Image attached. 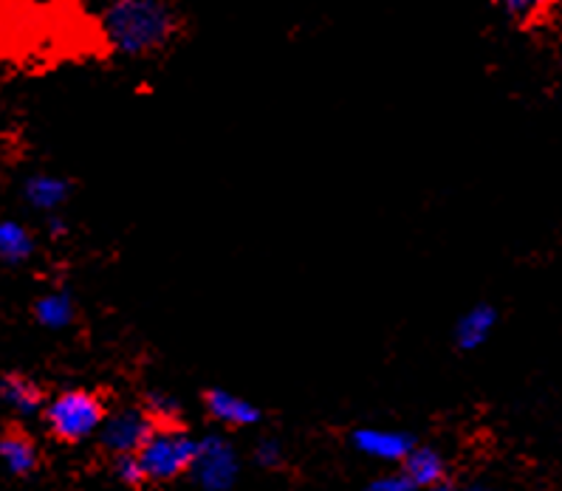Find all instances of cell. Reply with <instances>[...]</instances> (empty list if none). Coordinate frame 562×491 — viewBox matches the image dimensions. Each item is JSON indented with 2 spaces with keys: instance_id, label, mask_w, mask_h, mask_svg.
<instances>
[{
  "instance_id": "cell-10",
  "label": "cell",
  "mask_w": 562,
  "mask_h": 491,
  "mask_svg": "<svg viewBox=\"0 0 562 491\" xmlns=\"http://www.w3.org/2000/svg\"><path fill=\"white\" fill-rule=\"evenodd\" d=\"M0 464L7 466V471L14 478H32L34 471L41 469L37 441L23 426H9L0 435Z\"/></svg>"
},
{
  "instance_id": "cell-1",
  "label": "cell",
  "mask_w": 562,
  "mask_h": 491,
  "mask_svg": "<svg viewBox=\"0 0 562 491\" xmlns=\"http://www.w3.org/2000/svg\"><path fill=\"white\" fill-rule=\"evenodd\" d=\"M111 48L127 60H145L176 43L184 28L172 0H111L102 14Z\"/></svg>"
},
{
  "instance_id": "cell-12",
  "label": "cell",
  "mask_w": 562,
  "mask_h": 491,
  "mask_svg": "<svg viewBox=\"0 0 562 491\" xmlns=\"http://www.w3.org/2000/svg\"><path fill=\"white\" fill-rule=\"evenodd\" d=\"M23 198L41 213H57L71 198V181L54 173L29 175L26 184H23Z\"/></svg>"
},
{
  "instance_id": "cell-6",
  "label": "cell",
  "mask_w": 562,
  "mask_h": 491,
  "mask_svg": "<svg viewBox=\"0 0 562 491\" xmlns=\"http://www.w3.org/2000/svg\"><path fill=\"white\" fill-rule=\"evenodd\" d=\"M418 441L413 438L407 430H384V426H359L351 432V446L364 455V458L379 460V464L402 466L407 458V452L416 446Z\"/></svg>"
},
{
  "instance_id": "cell-3",
  "label": "cell",
  "mask_w": 562,
  "mask_h": 491,
  "mask_svg": "<svg viewBox=\"0 0 562 491\" xmlns=\"http://www.w3.org/2000/svg\"><path fill=\"white\" fill-rule=\"evenodd\" d=\"M195 452H199V438H192L184 424H179L156 426L136 455H139V464L145 469L147 483L165 486L190 475Z\"/></svg>"
},
{
  "instance_id": "cell-11",
  "label": "cell",
  "mask_w": 562,
  "mask_h": 491,
  "mask_svg": "<svg viewBox=\"0 0 562 491\" xmlns=\"http://www.w3.org/2000/svg\"><path fill=\"white\" fill-rule=\"evenodd\" d=\"M0 399L9 410H14L18 415H37L46 407V392L34 379L23 376V373H9L0 379Z\"/></svg>"
},
{
  "instance_id": "cell-13",
  "label": "cell",
  "mask_w": 562,
  "mask_h": 491,
  "mask_svg": "<svg viewBox=\"0 0 562 491\" xmlns=\"http://www.w3.org/2000/svg\"><path fill=\"white\" fill-rule=\"evenodd\" d=\"M34 319H37V326L46 328V331H66V328H71L74 322H77L74 297L66 288L43 294V297L34 302Z\"/></svg>"
},
{
  "instance_id": "cell-2",
  "label": "cell",
  "mask_w": 562,
  "mask_h": 491,
  "mask_svg": "<svg viewBox=\"0 0 562 491\" xmlns=\"http://www.w3.org/2000/svg\"><path fill=\"white\" fill-rule=\"evenodd\" d=\"M108 419V404L100 392L74 387V390L57 392L52 401L43 407V421L54 441L77 446L97 438Z\"/></svg>"
},
{
  "instance_id": "cell-7",
  "label": "cell",
  "mask_w": 562,
  "mask_h": 491,
  "mask_svg": "<svg viewBox=\"0 0 562 491\" xmlns=\"http://www.w3.org/2000/svg\"><path fill=\"white\" fill-rule=\"evenodd\" d=\"M201 401H204L206 415L226 430H251L263 421V410L255 401L224 390V387H210Z\"/></svg>"
},
{
  "instance_id": "cell-4",
  "label": "cell",
  "mask_w": 562,
  "mask_h": 491,
  "mask_svg": "<svg viewBox=\"0 0 562 491\" xmlns=\"http://www.w3.org/2000/svg\"><path fill=\"white\" fill-rule=\"evenodd\" d=\"M187 478L206 491H229L240 478L238 449L218 432L204 435V438H199V452H195V460H192Z\"/></svg>"
},
{
  "instance_id": "cell-16",
  "label": "cell",
  "mask_w": 562,
  "mask_h": 491,
  "mask_svg": "<svg viewBox=\"0 0 562 491\" xmlns=\"http://www.w3.org/2000/svg\"><path fill=\"white\" fill-rule=\"evenodd\" d=\"M113 478L116 483L127 486V489H142L147 486L145 469L139 464V455L136 452H127V455H113Z\"/></svg>"
},
{
  "instance_id": "cell-9",
  "label": "cell",
  "mask_w": 562,
  "mask_h": 491,
  "mask_svg": "<svg viewBox=\"0 0 562 491\" xmlns=\"http://www.w3.org/2000/svg\"><path fill=\"white\" fill-rule=\"evenodd\" d=\"M404 475L413 480L416 489H452L450 483V466H447V458H443L441 452L436 446L427 444H416L411 452H407V458L402 460Z\"/></svg>"
},
{
  "instance_id": "cell-18",
  "label": "cell",
  "mask_w": 562,
  "mask_h": 491,
  "mask_svg": "<svg viewBox=\"0 0 562 491\" xmlns=\"http://www.w3.org/2000/svg\"><path fill=\"white\" fill-rule=\"evenodd\" d=\"M368 489L371 491H416V486H413V480L404 475L402 466H396V469L387 471V475H382V478L371 480V483H368Z\"/></svg>"
},
{
  "instance_id": "cell-15",
  "label": "cell",
  "mask_w": 562,
  "mask_h": 491,
  "mask_svg": "<svg viewBox=\"0 0 562 491\" xmlns=\"http://www.w3.org/2000/svg\"><path fill=\"white\" fill-rule=\"evenodd\" d=\"M145 410L150 412L153 421L159 426H179L181 424V404L172 399L170 392H150L145 399Z\"/></svg>"
},
{
  "instance_id": "cell-17",
  "label": "cell",
  "mask_w": 562,
  "mask_h": 491,
  "mask_svg": "<svg viewBox=\"0 0 562 491\" xmlns=\"http://www.w3.org/2000/svg\"><path fill=\"white\" fill-rule=\"evenodd\" d=\"M251 458H255V464H258L260 469L278 471L280 466L285 464L283 441L274 438V435H266V438H260L258 444H255V449H251Z\"/></svg>"
},
{
  "instance_id": "cell-19",
  "label": "cell",
  "mask_w": 562,
  "mask_h": 491,
  "mask_svg": "<svg viewBox=\"0 0 562 491\" xmlns=\"http://www.w3.org/2000/svg\"><path fill=\"white\" fill-rule=\"evenodd\" d=\"M495 3L515 21H529L546 7V0H495Z\"/></svg>"
},
{
  "instance_id": "cell-14",
  "label": "cell",
  "mask_w": 562,
  "mask_h": 491,
  "mask_svg": "<svg viewBox=\"0 0 562 491\" xmlns=\"http://www.w3.org/2000/svg\"><path fill=\"white\" fill-rule=\"evenodd\" d=\"M34 235L29 232L21 220L3 218L0 220V263L7 266H23L34 258Z\"/></svg>"
},
{
  "instance_id": "cell-5",
  "label": "cell",
  "mask_w": 562,
  "mask_h": 491,
  "mask_svg": "<svg viewBox=\"0 0 562 491\" xmlns=\"http://www.w3.org/2000/svg\"><path fill=\"white\" fill-rule=\"evenodd\" d=\"M156 426L159 424L153 421V415L145 410V407H127V410L108 412L105 424H102L97 438H100L102 449L113 458V455L139 452Z\"/></svg>"
},
{
  "instance_id": "cell-8",
  "label": "cell",
  "mask_w": 562,
  "mask_h": 491,
  "mask_svg": "<svg viewBox=\"0 0 562 491\" xmlns=\"http://www.w3.org/2000/svg\"><path fill=\"white\" fill-rule=\"evenodd\" d=\"M497 319H501V313L490 302H477V306L467 308L456 319V326H452V345L461 353L481 351L492 339V333H495Z\"/></svg>"
}]
</instances>
